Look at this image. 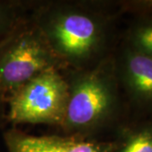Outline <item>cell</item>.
I'll return each mask as SVG.
<instances>
[{
  "mask_svg": "<svg viewBox=\"0 0 152 152\" xmlns=\"http://www.w3.org/2000/svg\"><path fill=\"white\" fill-rule=\"evenodd\" d=\"M113 17L80 4L55 3L41 6L33 21L61 64L79 70L108 56Z\"/></svg>",
  "mask_w": 152,
  "mask_h": 152,
  "instance_id": "obj_1",
  "label": "cell"
},
{
  "mask_svg": "<svg viewBox=\"0 0 152 152\" xmlns=\"http://www.w3.org/2000/svg\"><path fill=\"white\" fill-rule=\"evenodd\" d=\"M21 4L0 0V42L21 20Z\"/></svg>",
  "mask_w": 152,
  "mask_h": 152,
  "instance_id": "obj_9",
  "label": "cell"
},
{
  "mask_svg": "<svg viewBox=\"0 0 152 152\" xmlns=\"http://www.w3.org/2000/svg\"><path fill=\"white\" fill-rule=\"evenodd\" d=\"M67 102V80L61 75L59 69H49L20 87L6 100V120L14 125L61 126Z\"/></svg>",
  "mask_w": 152,
  "mask_h": 152,
  "instance_id": "obj_4",
  "label": "cell"
},
{
  "mask_svg": "<svg viewBox=\"0 0 152 152\" xmlns=\"http://www.w3.org/2000/svg\"><path fill=\"white\" fill-rule=\"evenodd\" d=\"M6 102L4 97L3 96L2 93L0 92V126L4 124L6 120Z\"/></svg>",
  "mask_w": 152,
  "mask_h": 152,
  "instance_id": "obj_11",
  "label": "cell"
},
{
  "mask_svg": "<svg viewBox=\"0 0 152 152\" xmlns=\"http://www.w3.org/2000/svg\"><path fill=\"white\" fill-rule=\"evenodd\" d=\"M124 42L152 59V15H134Z\"/></svg>",
  "mask_w": 152,
  "mask_h": 152,
  "instance_id": "obj_8",
  "label": "cell"
},
{
  "mask_svg": "<svg viewBox=\"0 0 152 152\" xmlns=\"http://www.w3.org/2000/svg\"><path fill=\"white\" fill-rule=\"evenodd\" d=\"M8 152H63L59 136H34L17 130L4 133Z\"/></svg>",
  "mask_w": 152,
  "mask_h": 152,
  "instance_id": "obj_7",
  "label": "cell"
},
{
  "mask_svg": "<svg viewBox=\"0 0 152 152\" xmlns=\"http://www.w3.org/2000/svg\"><path fill=\"white\" fill-rule=\"evenodd\" d=\"M118 132L120 145L114 152H152V117L124 124Z\"/></svg>",
  "mask_w": 152,
  "mask_h": 152,
  "instance_id": "obj_6",
  "label": "cell"
},
{
  "mask_svg": "<svg viewBox=\"0 0 152 152\" xmlns=\"http://www.w3.org/2000/svg\"><path fill=\"white\" fill-rule=\"evenodd\" d=\"M68 81V102L61 127L67 137L85 140L119 121L124 113L114 55L75 70Z\"/></svg>",
  "mask_w": 152,
  "mask_h": 152,
  "instance_id": "obj_2",
  "label": "cell"
},
{
  "mask_svg": "<svg viewBox=\"0 0 152 152\" xmlns=\"http://www.w3.org/2000/svg\"><path fill=\"white\" fill-rule=\"evenodd\" d=\"M120 10L129 12L134 15H152V0L125 1L120 4Z\"/></svg>",
  "mask_w": 152,
  "mask_h": 152,
  "instance_id": "obj_10",
  "label": "cell"
},
{
  "mask_svg": "<svg viewBox=\"0 0 152 152\" xmlns=\"http://www.w3.org/2000/svg\"><path fill=\"white\" fill-rule=\"evenodd\" d=\"M62 65L34 21L22 19L0 42V92L6 102L34 77Z\"/></svg>",
  "mask_w": 152,
  "mask_h": 152,
  "instance_id": "obj_3",
  "label": "cell"
},
{
  "mask_svg": "<svg viewBox=\"0 0 152 152\" xmlns=\"http://www.w3.org/2000/svg\"><path fill=\"white\" fill-rule=\"evenodd\" d=\"M121 91L140 118L152 117V59L123 42L114 55Z\"/></svg>",
  "mask_w": 152,
  "mask_h": 152,
  "instance_id": "obj_5",
  "label": "cell"
}]
</instances>
